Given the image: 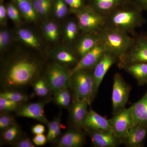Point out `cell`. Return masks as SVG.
<instances>
[{
    "instance_id": "obj_1",
    "label": "cell",
    "mask_w": 147,
    "mask_h": 147,
    "mask_svg": "<svg viewBox=\"0 0 147 147\" xmlns=\"http://www.w3.org/2000/svg\"><path fill=\"white\" fill-rule=\"evenodd\" d=\"M142 11L127 0L107 16V25L129 32L145 23Z\"/></svg>"
},
{
    "instance_id": "obj_2",
    "label": "cell",
    "mask_w": 147,
    "mask_h": 147,
    "mask_svg": "<svg viewBox=\"0 0 147 147\" xmlns=\"http://www.w3.org/2000/svg\"><path fill=\"white\" fill-rule=\"evenodd\" d=\"M99 34L106 52L115 56L118 61L126 54L134 40L128 33L108 26L99 32Z\"/></svg>"
},
{
    "instance_id": "obj_3",
    "label": "cell",
    "mask_w": 147,
    "mask_h": 147,
    "mask_svg": "<svg viewBox=\"0 0 147 147\" xmlns=\"http://www.w3.org/2000/svg\"><path fill=\"white\" fill-rule=\"evenodd\" d=\"M37 64L35 62L23 59L13 63L8 69L3 83L5 87L16 88L31 84L37 72Z\"/></svg>"
},
{
    "instance_id": "obj_4",
    "label": "cell",
    "mask_w": 147,
    "mask_h": 147,
    "mask_svg": "<svg viewBox=\"0 0 147 147\" xmlns=\"http://www.w3.org/2000/svg\"><path fill=\"white\" fill-rule=\"evenodd\" d=\"M71 86L74 100H86L90 105L94 98V82L93 73L83 69L71 76Z\"/></svg>"
},
{
    "instance_id": "obj_5",
    "label": "cell",
    "mask_w": 147,
    "mask_h": 147,
    "mask_svg": "<svg viewBox=\"0 0 147 147\" xmlns=\"http://www.w3.org/2000/svg\"><path fill=\"white\" fill-rule=\"evenodd\" d=\"M79 27L83 31L98 32L107 25V16L92 7H84L76 13Z\"/></svg>"
},
{
    "instance_id": "obj_6",
    "label": "cell",
    "mask_w": 147,
    "mask_h": 147,
    "mask_svg": "<svg viewBox=\"0 0 147 147\" xmlns=\"http://www.w3.org/2000/svg\"><path fill=\"white\" fill-rule=\"evenodd\" d=\"M71 76L62 65L55 63L51 67L47 74L46 82L50 89L55 93L71 86Z\"/></svg>"
},
{
    "instance_id": "obj_7",
    "label": "cell",
    "mask_w": 147,
    "mask_h": 147,
    "mask_svg": "<svg viewBox=\"0 0 147 147\" xmlns=\"http://www.w3.org/2000/svg\"><path fill=\"white\" fill-rule=\"evenodd\" d=\"M136 63H147V36L142 35L134 38V41L127 53L118 60L121 66Z\"/></svg>"
},
{
    "instance_id": "obj_8",
    "label": "cell",
    "mask_w": 147,
    "mask_h": 147,
    "mask_svg": "<svg viewBox=\"0 0 147 147\" xmlns=\"http://www.w3.org/2000/svg\"><path fill=\"white\" fill-rule=\"evenodd\" d=\"M131 88L125 82L122 76L116 73L113 79L112 100L113 115L125 108L129 97Z\"/></svg>"
},
{
    "instance_id": "obj_9",
    "label": "cell",
    "mask_w": 147,
    "mask_h": 147,
    "mask_svg": "<svg viewBox=\"0 0 147 147\" xmlns=\"http://www.w3.org/2000/svg\"><path fill=\"white\" fill-rule=\"evenodd\" d=\"M108 120L114 134L123 141L127 130L133 125L131 107L124 108Z\"/></svg>"
},
{
    "instance_id": "obj_10",
    "label": "cell",
    "mask_w": 147,
    "mask_h": 147,
    "mask_svg": "<svg viewBox=\"0 0 147 147\" xmlns=\"http://www.w3.org/2000/svg\"><path fill=\"white\" fill-rule=\"evenodd\" d=\"M106 52L105 47L100 40L91 50L81 57L80 60L70 71L71 76L80 70L94 68Z\"/></svg>"
},
{
    "instance_id": "obj_11",
    "label": "cell",
    "mask_w": 147,
    "mask_h": 147,
    "mask_svg": "<svg viewBox=\"0 0 147 147\" xmlns=\"http://www.w3.org/2000/svg\"><path fill=\"white\" fill-rule=\"evenodd\" d=\"M117 61L118 59L115 56L106 52L94 67L93 73L94 82V98L97 94L98 88L105 74Z\"/></svg>"
},
{
    "instance_id": "obj_12",
    "label": "cell",
    "mask_w": 147,
    "mask_h": 147,
    "mask_svg": "<svg viewBox=\"0 0 147 147\" xmlns=\"http://www.w3.org/2000/svg\"><path fill=\"white\" fill-rule=\"evenodd\" d=\"M91 139L92 143L96 147L117 146L123 141L119 139L113 131H99L86 129Z\"/></svg>"
},
{
    "instance_id": "obj_13",
    "label": "cell",
    "mask_w": 147,
    "mask_h": 147,
    "mask_svg": "<svg viewBox=\"0 0 147 147\" xmlns=\"http://www.w3.org/2000/svg\"><path fill=\"white\" fill-rule=\"evenodd\" d=\"M147 135V125L140 124L133 125L127 131L123 143L127 147L143 146Z\"/></svg>"
},
{
    "instance_id": "obj_14",
    "label": "cell",
    "mask_w": 147,
    "mask_h": 147,
    "mask_svg": "<svg viewBox=\"0 0 147 147\" xmlns=\"http://www.w3.org/2000/svg\"><path fill=\"white\" fill-rule=\"evenodd\" d=\"M83 127L86 129L96 131H113L108 120L98 114L91 108L84 119Z\"/></svg>"
},
{
    "instance_id": "obj_15",
    "label": "cell",
    "mask_w": 147,
    "mask_h": 147,
    "mask_svg": "<svg viewBox=\"0 0 147 147\" xmlns=\"http://www.w3.org/2000/svg\"><path fill=\"white\" fill-rule=\"evenodd\" d=\"M44 106L42 102H35L28 104L18 110L17 115L34 119L42 123L47 124L48 121L43 110Z\"/></svg>"
},
{
    "instance_id": "obj_16",
    "label": "cell",
    "mask_w": 147,
    "mask_h": 147,
    "mask_svg": "<svg viewBox=\"0 0 147 147\" xmlns=\"http://www.w3.org/2000/svg\"><path fill=\"white\" fill-rule=\"evenodd\" d=\"M88 102L85 100H74L71 108V118L74 123L78 127H83V122L87 113Z\"/></svg>"
},
{
    "instance_id": "obj_17",
    "label": "cell",
    "mask_w": 147,
    "mask_h": 147,
    "mask_svg": "<svg viewBox=\"0 0 147 147\" xmlns=\"http://www.w3.org/2000/svg\"><path fill=\"white\" fill-rule=\"evenodd\" d=\"M131 108L133 125L140 124L147 125V95L146 94Z\"/></svg>"
},
{
    "instance_id": "obj_18",
    "label": "cell",
    "mask_w": 147,
    "mask_h": 147,
    "mask_svg": "<svg viewBox=\"0 0 147 147\" xmlns=\"http://www.w3.org/2000/svg\"><path fill=\"white\" fill-rule=\"evenodd\" d=\"M123 69L137 80L139 86L147 82V63H136L124 65L120 67Z\"/></svg>"
},
{
    "instance_id": "obj_19",
    "label": "cell",
    "mask_w": 147,
    "mask_h": 147,
    "mask_svg": "<svg viewBox=\"0 0 147 147\" xmlns=\"http://www.w3.org/2000/svg\"><path fill=\"white\" fill-rule=\"evenodd\" d=\"M84 134L78 129L69 130L64 134L59 142V146L79 147L84 144L85 141Z\"/></svg>"
},
{
    "instance_id": "obj_20",
    "label": "cell",
    "mask_w": 147,
    "mask_h": 147,
    "mask_svg": "<svg viewBox=\"0 0 147 147\" xmlns=\"http://www.w3.org/2000/svg\"><path fill=\"white\" fill-rule=\"evenodd\" d=\"M127 0H91L92 7L98 12L108 16Z\"/></svg>"
},
{
    "instance_id": "obj_21",
    "label": "cell",
    "mask_w": 147,
    "mask_h": 147,
    "mask_svg": "<svg viewBox=\"0 0 147 147\" xmlns=\"http://www.w3.org/2000/svg\"><path fill=\"white\" fill-rule=\"evenodd\" d=\"M99 32L91 33V34L84 36L78 42L76 46V51L82 57L86 55L100 41Z\"/></svg>"
},
{
    "instance_id": "obj_22",
    "label": "cell",
    "mask_w": 147,
    "mask_h": 147,
    "mask_svg": "<svg viewBox=\"0 0 147 147\" xmlns=\"http://www.w3.org/2000/svg\"><path fill=\"white\" fill-rule=\"evenodd\" d=\"M23 16L29 21H33L36 18V12L33 4L29 0H15Z\"/></svg>"
},
{
    "instance_id": "obj_23",
    "label": "cell",
    "mask_w": 147,
    "mask_h": 147,
    "mask_svg": "<svg viewBox=\"0 0 147 147\" xmlns=\"http://www.w3.org/2000/svg\"><path fill=\"white\" fill-rule=\"evenodd\" d=\"M18 35L22 41L32 47H36L39 45V41L31 32L25 29L18 30Z\"/></svg>"
},
{
    "instance_id": "obj_24",
    "label": "cell",
    "mask_w": 147,
    "mask_h": 147,
    "mask_svg": "<svg viewBox=\"0 0 147 147\" xmlns=\"http://www.w3.org/2000/svg\"><path fill=\"white\" fill-rule=\"evenodd\" d=\"M55 93L56 103L63 107H68L71 102V96L67 89L61 90Z\"/></svg>"
},
{
    "instance_id": "obj_25",
    "label": "cell",
    "mask_w": 147,
    "mask_h": 147,
    "mask_svg": "<svg viewBox=\"0 0 147 147\" xmlns=\"http://www.w3.org/2000/svg\"><path fill=\"white\" fill-rule=\"evenodd\" d=\"M45 35L48 39L52 41H55L57 39L59 32L57 24L53 22H49L45 25L44 27Z\"/></svg>"
},
{
    "instance_id": "obj_26",
    "label": "cell",
    "mask_w": 147,
    "mask_h": 147,
    "mask_svg": "<svg viewBox=\"0 0 147 147\" xmlns=\"http://www.w3.org/2000/svg\"><path fill=\"white\" fill-rule=\"evenodd\" d=\"M0 97L5 98L18 103L28 100V96L26 95L13 91H6L1 93L0 94Z\"/></svg>"
},
{
    "instance_id": "obj_27",
    "label": "cell",
    "mask_w": 147,
    "mask_h": 147,
    "mask_svg": "<svg viewBox=\"0 0 147 147\" xmlns=\"http://www.w3.org/2000/svg\"><path fill=\"white\" fill-rule=\"evenodd\" d=\"M55 57L57 60L65 63H73L76 61L75 56L66 50L59 51L56 53Z\"/></svg>"
},
{
    "instance_id": "obj_28",
    "label": "cell",
    "mask_w": 147,
    "mask_h": 147,
    "mask_svg": "<svg viewBox=\"0 0 147 147\" xmlns=\"http://www.w3.org/2000/svg\"><path fill=\"white\" fill-rule=\"evenodd\" d=\"M49 86L46 80L40 79L35 83L34 89L35 92L37 95L44 96L48 94L49 92Z\"/></svg>"
},
{
    "instance_id": "obj_29",
    "label": "cell",
    "mask_w": 147,
    "mask_h": 147,
    "mask_svg": "<svg viewBox=\"0 0 147 147\" xmlns=\"http://www.w3.org/2000/svg\"><path fill=\"white\" fill-rule=\"evenodd\" d=\"M67 5L63 0H56L55 6V14L58 18H63L68 12Z\"/></svg>"
},
{
    "instance_id": "obj_30",
    "label": "cell",
    "mask_w": 147,
    "mask_h": 147,
    "mask_svg": "<svg viewBox=\"0 0 147 147\" xmlns=\"http://www.w3.org/2000/svg\"><path fill=\"white\" fill-rule=\"evenodd\" d=\"M19 133L18 127L13 125L5 129L3 134V138L7 142H12L17 138Z\"/></svg>"
},
{
    "instance_id": "obj_31",
    "label": "cell",
    "mask_w": 147,
    "mask_h": 147,
    "mask_svg": "<svg viewBox=\"0 0 147 147\" xmlns=\"http://www.w3.org/2000/svg\"><path fill=\"white\" fill-rule=\"evenodd\" d=\"M78 32V27L76 23L73 21L69 22L65 28V35L67 40L70 41L73 40Z\"/></svg>"
},
{
    "instance_id": "obj_32",
    "label": "cell",
    "mask_w": 147,
    "mask_h": 147,
    "mask_svg": "<svg viewBox=\"0 0 147 147\" xmlns=\"http://www.w3.org/2000/svg\"><path fill=\"white\" fill-rule=\"evenodd\" d=\"M18 102L5 98L0 97V110L1 111H12L15 110Z\"/></svg>"
},
{
    "instance_id": "obj_33",
    "label": "cell",
    "mask_w": 147,
    "mask_h": 147,
    "mask_svg": "<svg viewBox=\"0 0 147 147\" xmlns=\"http://www.w3.org/2000/svg\"><path fill=\"white\" fill-rule=\"evenodd\" d=\"M7 15L9 18L15 22H18L20 20L19 11L15 6L10 4L7 8Z\"/></svg>"
},
{
    "instance_id": "obj_34",
    "label": "cell",
    "mask_w": 147,
    "mask_h": 147,
    "mask_svg": "<svg viewBox=\"0 0 147 147\" xmlns=\"http://www.w3.org/2000/svg\"><path fill=\"white\" fill-rule=\"evenodd\" d=\"M73 11L76 13L84 8V0H63Z\"/></svg>"
},
{
    "instance_id": "obj_35",
    "label": "cell",
    "mask_w": 147,
    "mask_h": 147,
    "mask_svg": "<svg viewBox=\"0 0 147 147\" xmlns=\"http://www.w3.org/2000/svg\"><path fill=\"white\" fill-rule=\"evenodd\" d=\"M13 119L11 116L7 115H3L0 117V128L6 129L11 125H13Z\"/></svg>"
},
{
    "instance_id": "obj_36",
    "label": "cell",
    "mask_w": 147,
    "mask_h": 147,
    "mask_svg": "<svg viewBox=\"0 0 147 147\" xmlns=\"http://www.w3.org/2000/svg\"><path fill=\"white\" fill-rule=\"evenodd\" d=\"M10 40V35L7 31H1L0 32V49L1 50L5 48L9 43Z\"/></svg>"
},
{
    "instance_id": "obj_37",
    "label": "cell",
    "mask_w": 147,
    "mask_h": 147,
    "mask_svg": "<svg viewBox=\"0 0 147 147\" xmlns=\"http://www.w3.org/2000/svg\"><path fill=\"white\" fill-rule=\"evenodd\" d=\"M61 124L60 120L59 119H55L52 121L48 123L47 125H48V131L47 136V139L50 138L54 131Z\"/></svg>"
},
{
    "instance_id": "obj_38",
    "label": "cell",
    "mask_w": 147,
    "mask_h": 147,
    "mask_svg": "<svg viewBox=\"0 0 147 147\" xmlns=\"http://www.w3.org/2000/svg\"><path fill=\"white\" fill-rule=\"evenodd\" d=\"M47 141V137L43 134H36L33 139V142L36 146L45 145Z\"/></svg>"
},
{
    "instance_id": "obj_39",
    "label": "cell",
    "mask_w": 147,
    "mask_h": 147,
    "mask_svg": "<svg viewBox=\"0 0 147 147\" xmlns=\"http://www.w3.org/2000/svg\"><path fill=\"white\" fill-rule=\"evenodd\" d=\"M142 11L147 13V0H128Z\"/></svg>"
},
{
    "instance_id": "obj_40",
    "label": "cell",
    "mask_w": 147,
    "mask_h": 147,
    "mask_svg": "<svg viewBox=\"0 0 147 147\" xmlns=\"http://www.w3.org/2000/svg\"><path fill=\"white\" fill-rule=\"evenodd\" d=\"M16 146L18 147H34L33 143L28 139H23L16 143Z\"/></svg>"
},
{
    "instance_id": "obj_41",
    "label": "cell",
    "mask_w": 147,
    "mask_h": 147,
    "mask_svg": "<svg viewBox=\"0 0 147 147\" xmlns=\"http://www.w3.org/2000/svg\"><path fill=\"white\" fill-rule=\"evenodd\" d=\"M64 128V126L61 123L59 125V126L56 128L55 131L52 135H51L50 138L47 139V141L49 142H51V141H53L55 140L56 138H57L59 137V135L60 134L61 130L62 129Z\"/></svg>"
},
{
    "instance_id": "obj_42",
    "label": "cell",
    "mask_w": 147,
    "mask_h": 147,
    "mask_svg": "<svg viewBox=\"0 0 147 147\" xmlns=\"http://www.w3.org/2000/svg\"><path fill=\"white\" fill-rule=\"evenodd\" d=\"M45 127L41 124H37L35 125L32 129V131L34 134H42L45 132Z\"/></svg>"
},
{
    "instance_id": "obj_43",
    "label": "cell",
    "mask_w": 147,
    "mask_h": 147,
    "mask_svg": "<svg viewBox=\"0 0 147 147\" xmlns=\"http://www.w3.org/2000/svg\"><path fill=\"white\" fill-rule=\"evenodd\" d=\"M50 3H51V0H34L32 4L35 9Z\"/></svg>"
},
{
    "instance_id": "obj_44",
    "label": "cell",
    "mask_w": 147,
    "mask_h": 147,
    "mask_svg": "<svg viewBox=\"0 0 147 147\" xmlns=\"http://www.w3.org/2000/svg\"><path fill=\"white\" fill-rule=\"evenodd\" d=\"M7 15V9L3 5H0V21L2 23L4 21Z\"/></svg>"
},
{
    "instance_id": "obj_45",
    "label": "cell",
    "mask_w": 147,
    "mask_h": 147,
    "mask_svg": "<svg viewBox=\"0 0 147 147\" xmlns=\"http://www.w3.org/2000/svg\"><path fill=\"white\" fill-rule=\"evenodd\" d=\"M146 85H147V83H146ZM146 95H147V92L146 93Z\"/></svg>"
}]
</instances>
